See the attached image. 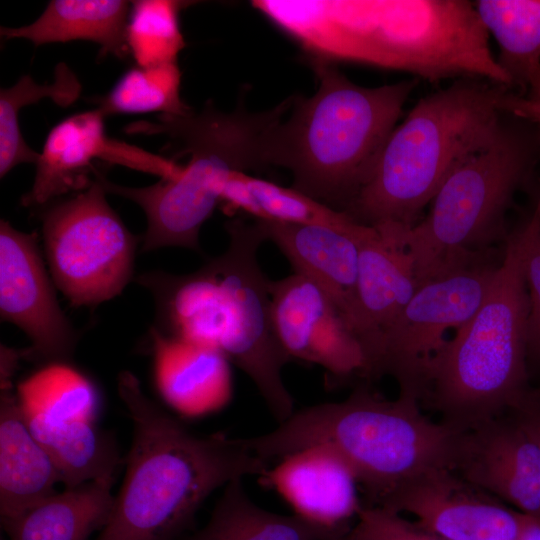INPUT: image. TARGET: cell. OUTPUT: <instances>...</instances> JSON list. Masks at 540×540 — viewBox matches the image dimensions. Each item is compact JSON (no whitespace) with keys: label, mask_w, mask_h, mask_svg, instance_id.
<instances>
[{"label":"cell","mask_w":540,"mask_h":540,"mask_svg":"<svg viewBox=\"0 0 540 540\" xmlns=\"http://www.w3.org/2000/svg\"><path fill=\"white\" fill-rule=\"evenodd\" d=\"M510 412L513 415L512 418L540 448V395L538 390L529 389L522 401Z\"/></svg>","instance_id":"cell-33"},{"label":"cell","mask_w":540,"mask_h":540,"mask_svg":"<svg viewBox=\"0 0 540 540\" xmlns=\"http://www.w3.org/2000/svg\"><path fill=\"white\" fill-rule=\"evenodd\" d=\"M474 8L499 48L496 62L512 91H540V0H477Z\"/></svg>","instance_id":"cell-24"},{"label":"cell","mask_w":540,"mask_h":540,"mask_svg":"<svg viewBox=\"0 0 540 540\" xmlns=\"http://www.w3.org/2000/svg\"><path fill=\"white\" fill-rule=\"evenodd\" d=\"M82 85L64 62L54 69L52 82L39 84L30 75H23L8 88L0 90V176L3 178L15 166L35 164L40 153L25 141L20 129V110L49 98L61 107L73 104L80 96Z\"/></svg>","instance_id":"cell-26"},{"label":"cell","mask_w":540,"mask_h":540,"mask_svg":"<svg viewBox=\"0 0 540 540\" xmlns=\"http://www.w3.org/2000/svg\"><path fill=\"white\" fill-rule=\"evenodd\" d=\"M276 337L288 357L335 378L362 377L365 354L345 313L319 285L292 273L270 284Z\"/></svg>","instance_id":"cell-13"},{"label":"cell","mask_w":540,"mask_h":540,"mask_svg":"<svg viewBox=\"0 0 540 540\" xmlns=\"http://www.w3.org/2000/svg\"><path fill=\"white\" fill-rule=\"evenodd\" d=\"M94 178L85 190L40 209L49 272L73 307H95L132 280L139 238L124 225Z\"/></svg>","instance_id":"cell-9"},{"label":"cell","mask_w":540,"mask_h":540,"mask_svg":"<svg viewBox=\"0 0 540 540\" xmlns=\"http://www.w3.org/2000/svg\"><path fill=\"white\" fill-rule=\"evenodd\" d=\"M508 90L483 78H459L421 98L344 212L367 226L413 228L453 171L499 135Z\"/></svg>","instance_id":"cell-4"},{"label":"cell","mask_w":540,"mask_h":540,"mask_svg":"<svg viewBox=\"0 0 540 540\" xmlns=\"http://www.w3.org/2000/svg\"><path fill=\"white\" fill-rule=\"evenodd\" d=\"M311 64L318 88L293 96L291 116L267 133L264 162L288 169L293 188L344 212L369 181L418 80L364 87L333 64Z\"/></svg>","instance_id":"cell-3"},{"label":"cell","mask_w":540,"mask_h":540,"mask_svg":"<svg viewBox=\"0 0 540 540\" xmlns=\"http://www.w3.org/2000/svg\"><path fill=\"white\" fill-rule=\"evenodd\" d=\"M330 540H352L351 537H350V531L345 533V534H342L340 536H337L335 538H332Z\"/></svg>","instance_id":"cell-38"},{"label":"cell","mask_w":540,"mask_h":540,"mask_svg":"<svg viewBox=\"0 0 540 540\" xmlns=\"http://www.w3.org/2000/svg\"><path fill=\"white\" fill-rule=\"evenodd\" d=\"M278 493L294 514L329 527H349L360 504L358 481L345 460L330 446L304 447L277 460L258 476Z\"/></svg>","instance_id":"cell-16"},{"label":"cell","mask_w":540,"mask_h":540,"mask_svg":"<svg viewBox=\"0 0 540 540\" xmlns=\"http://www.w3.org/2000/svg\"><path fill=\"white\" fill-rule=\"evenodd\" d=\"M519 540H540V521L527 515Z\"/></svg>","instance_id":"cell-36"},{"label":"cell","mask_w":540,"mask_h":540,"mask_svg":"<svg viewBox=\"0 0 540 540\" xmlns=\"http://www.w3.org/2000/svg\"><path fill=\"white\" fill-rule=\"evenodd\" d=\"M154 377L179 414L201 417L226 407L233 395L231 363L218 350L150 329Z\"/></svg>","instance_id":"cell-19"},{"label":"cell","mask_w":540,"mask_h":540,"mask_svg":"<svg viewBox=\"0 0 540 540\" xmlns=\"http://www.w3.org/2000/svg\"><path fill=\"white\" fill-rule=\"evenodd\" d=\"M503 253L423 283L402 311L365 347L367 380L391 376L399 394L420 402L433 356L445 334L462 327L483 303Z\"/></svg>","instance_id":"cell-10"},{"label":"cell","mask_w":540,"mask_h":540,"mask_svg":"<svg viewBox=\"0 0 540 540\" xmlns=\"http://www.w3.org/2000/svg\"><path fill=\"white\" fill-rule=\"evenodd\" d=\"M256 221L266 241L273 242L283 253L293 272L326 291L349 321L356 297L360 244L369 226L339 229Z\"/></svg>","instance_id":"cell-18"},{"label":"cell","mask_w":540,"mask_h":540,"mask_svg":"<svg viewBox=\"0 0 540 540\" xmlns=\"http://www.w3.org/2000/svg\"><path fill=\"white\" fill-rule=\"evenodd\" d=\"M242 480L224 487L207 524L189 540H330L351 530L263 509L248 496Z\"/></svg>","instance_id":"cell-23"},{"label":"cell","mask_w":540,"mask_h":540,"mask_svg":"<svg viewBox=\"0 0 540 540\" xmlns=\"http://www.w3.org/2000/svg\"><path fill=\"white\" fill-rule=\"evenodd\" d=\"M461 433L423 416L417 398L399 394L387 400L363 383L343 401L294 411L274 430L240 440L268 462L310 445H328L352 469L372 502L368 506H378L430 469H453Z\"/></svg>","instance_id":"cell-5"},{"label":"cell","mask_w":540,"mask_h":540,"mask_svg":"<svg viewBox=\"0 0 540 540\" xmlns=\"http://www.w3.org/2000/svg\"><path fill=\"white\" fill-rule=\"evenodd\" d=\"M178 63L132 67L98 100L103 115L160 112L184 116L193 110L181 98Z\"/></svg>","instance_id":"cell-28"},{"label":"cell","mask_w":540,"mask_h":540,"mask_svg":"<svg viewBox=\"0 0 540 540\" xmlns=\"http://www.w3.org/2000/svg\"><path fill=\"white\" fill-rule=\"evenodd\" d=\"M223 253L188 274L155 270L135 278L153 296L155 327L168 336L220 351L254 383L272 415L283 422L294 413L282 370L291 361L272 323L271 280L258 262L266 241L258 221L225 223Z\"/></svg>","instance_id":"cell-1"},{"label":"cell","mask_w":540,"mask_h":540,"mask_svg":"<svg viewBox=\"0 0 540 540\" xmlns=\"http://www.w3.org/2000/svg\"><path fill=\"white\" fill-rule=\"evenodd\" d=\"M529 310L519 250L510 232L483 303L428 366L422 400L442 414L443 423L465 432L522 401L529 391Z\"/></svg>","instance_id":"cell-7"},{"label":"cell","mask_w":540,"mask_h":540,"mask_svg":"<svg viewBox=\"0 0 540 540\" xmlns=\"http://www.w3.org/2000/svg\"><path fill=\"white\" fill-rule=\"evenodd\" d=\"M356 518L350 530L352 540H446L378 506L363 505Z\"/></svg>","instance_id":"cell-32"},{"label":"cell","mask_w":540,"mask_h":540,"mask_svg":"<svg viewBox=\"0 0 540 540\" xmlns=\"http://www.w3.org/2000/svg\"><path fill=\"white\" fill-rule=\"evenodd\" d=\"M24 416L51 421H93L98 395L91 381L68 362H50L19 383Z\"/></svg>","instance_id":"cell-27"},{"label":"cell","mask_w":540,"mask_h":540,"mask_svg":"<svg viewBox=\"0 0 540 540\" xmlns=\"http://www.w3.org/2000/svg\"><path fill=\"white\" fill-rule=\"evenodd\" d=\"M292 96L276 107L250 112L241 101L232 112L216 109L211 101L198 113L160 114L155 120L128 124L129 135H166L178 155H189L180 175L146 187H127L109 181L99 170L94 177L107 193L136 203L145 213L147 228L142 251L183 247L200 251L199 233L220 205L224 185L233 171L265 167L268 131L291 109Z\"/></svg>","instance_id":"cell-6"},{"label":"cell","mask_w":540,"mask_h":540,"mask_svg":"<svg viewBox=\"0 0 540 540\" xmlns=\"http://www.w3.org/2000/svg\"><path fill=\"white\" fill-rule=\"evenodd\" d=\"M104 118L96 108L73 114L50 130L35 163L31 189L21 198L24 207L40 210L64 195L87 189L94 180L89 174H94L96 160L157 175L160 179H175L180 175L183 166L173 159L109 137Z\"/></svg>","instance_id":"cell-11"},{"label":"cell","mask_w":540,"mask_h":540,"mask_svg":"<svg viewBox=\"0 0 540 540\" xmlns=\"http://www.w3.org/2000/svg\"><path fill=\"white\" fill-rule=\"evenodd\" d=\"M534 211L533 213L540 219V177L534 184Z\"/></svg>","instance_id":"cell-37"},{"label":"cell","mask_w":540,"mask_h":540,"mask_svg":"<svg viewBox=\"0 0 540 540\" xmlns=\"http://www.w3.org/2000/svg\"><path fill=\"white\" fill-rule=\"evenodd\" d=\"M54 282L45 268L36 233L0 222V315L20 328L31 344L23 358L68 362L78 333L62 311Z\"/></svg>","instance_id":"cell-12"},{"label":"cell","mask_w":540,"mask_h":540,"mask_svg":"<svg viewBox=\"0 0 540 540\" xmlns=\"http://www.w3.org/2000/svg\"><path fill=\"white\" fill-rule=\"evenodd\" d=\"M529 296L527 361L540 362V219L532 213L512 231Z\"/></svg>","instance_id":"cell-31"},{"label":"cell","mask_w":540,"mask_h":540,"mask_svg":"<svg viewBox=\"0 0 540 540\" xmlns=\"http://www.w3.org/2000/svg\"><path fill=\"white\" fill-rule=\"evenodd\" d=\"M540 162V130L508 114L496 139L443 183L428 213L406 232L419 283L497 255L516 194Z\"/></svg>","instance_id":"cell-8"},{"label":"cell","mask_w":540,"mask_h":540,"mask_svg":"<svg viewBox=\"0 0 540 540\" xmlns=\"http://www.w3.org/2000/svg\"><path fill=\"white\" fill-rule=\"evenodd\" d=\"M129 6L123 0H52L35 21L21 27H1L0 35L26 39L35 46L86 40L100 46L101 56L122 59L129 53Z\"/></svg>","instance_id":"cell-21"},{"label":"cell","mask_w":540,"mask_h":540,"mask_svg":"<svg viewBox=\"0 0 540 540\" xmlns=\"http://www.w3.org/2000/svg\"><path fill=\"white\" fill-rule=\"evenodd\" d=\"M113 482L99 479L65 488L2 526L10 540H88L110 518Z\"/></svg>","instance_id":"cell-22"},{"label":"cell","mask_w":540,"mask_h":540,"mask_svg":"<svg viewBox=\"0 0 540 540\" xmlns=\"http://www.w3.org/2000/svg\"><path fill=\"white\" fill-rule=\"evenodd\" d=\"M514 114L540 130V92L518 97L513 106Z\"/></svg>","instance_id":"cell-35"},{"label":"cell","mask_w":540,"mask_h":540,"mask_svg":"<svg viewBox=\"0 0 540 540\" xmlns=\"http://www.w3.org/2000/svg\"><path fill=\"white\" fill-rule=\"evenodd\" d=\"M378 507L407 512L417 526L446 540H519L527 518L449 468L414 477Z\"/></svg>","instance_id":"cell-14"},{"label":"cell","mask_w":540,"mask_h":540,"mask_svg":"<svg viewBox=\"0 0 540 540\" xmlns=\"http://www.w3.org/2000/svg\"><path fill=\"white\" fill-rule=\"evenodd\" d=\"M538 392H539V394H540V389H538Z\"/></svg>","instance_id":"cell-39"},{"label":"cell","mask_w":540,"mask_h":540,"mask_svg":"<svg viewBox=\"0 0 540 540\" xmlns=\"http://www.w3.org/2000/svg\"><path fill=\"white\" fill-rule=\"evenodd\" d=\"M452 470L540 521V448L512 417L462 432Z\"/></svg>","instance_id":"cell-15"},{"label":"cell","mask_w":540,"mask_h":540,"mask_svg":"<svg viewBox=\"0 0 540 540\" xmlns=\"http://www.w3.org/2000/svg\"><path fill=\"white\" fill-rule=\"evenodd\" d=\"M189 2L136 0L131 3L126 28L129 53L140 67L177 62L186 43L179 13Z\"/></svg>","instance_id":"cell-29"},{"label":"cell","mask_w":540,"mask_h":540,"mask_svg":"<svg viewBox=\"0 0 540 540\" xmlns=\"http://www.w3.org/2000/svg\"><path fill=\"white\" fill-rule=\"evenodd\" d=\"M24 418L53 461L65 488L99 479H115L120 465L115 441L97 429L93 421Z\"/></svg>","instance_id":"cell-25"},{"label":"cell","mask_w":540,"mask_h":540,"mask_svg":"<svg viewBox=\"0 0 540 540\" xmlns=\"http://www.w3.org/2000/svg\"><path fill=\"white\" fill-rule=\"evenodd\" d=\"M407 230L392 224L369 226L361 241L349 323L363 350L421 286L406 243Z\"/></svg>","instance_id":"cell-17"},{"label":"cell","mask_w":540,"mask_h":540,"mask_svg":"<svg viewBox=\"0 0 540 540\" xmlns=\"http://www.w3.org/2000/svg\"><path fill=\"white\" fill-rule=\"evenodd\" d=\"M247 196L243 210L256 220L352 229L358 224L346 212L336 210L291 187L244 173Z\"/></svg>","instance_id":"cell-30"},{"label":"cell","mask_w":540,"mask_h":540,"mask_svg":"<svg viewBox=\"0 0 540 540\" xmlns=\"http://www.w3.org/2000/svg\"><path fill=\"white\" fill-rule=\"evenodd\" d=\"M117 390L133 437L122 486L96 540H175L212 492L268 468L240 439L190 432L146 396L133 373L119 374Z\"/></svg>","instance_id":"cell-2"},{"label":"cell","mask_w":540,"mask_h":540,"mask_svg":"<svg viewBox=\"0 0 540 540\" xmlns=\"http://www.w3.org/2000/svg\"><path fill=\"white\" fill-rule=\"evenodd\" d=\"M0 353V388L12 387V377L23 352L1 344Z\"/></svg>","instance_id":"cell-34"},{"label":"cell","mask_w":540,"mask_h":540,"mask_svg":"<svg viewBox=\"0 0 540 540\" xmlns=\"http://www.w3.org/2000/svg\"><path fill=\"white\" fill-rule=\"evenodd\" d=\"M59 473L36 440L12 387L0 393V515L14 520L56 493Z\"/></svg>","instance_id":"cell-20"}]
</instances>
